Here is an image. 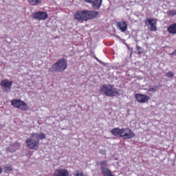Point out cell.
Here are the masks:
<instances>
[{"label": "cell", "instance_id": "obj_1", "mask_svg": "<svg viewBox=\"0 0 176 176\" xmlns=\"http://www.w3.org/2000/svg\"><path fill=\"white\" fill-rule=\"evenodd\" d=\"M99 13L95 10H78L74 13V18L81 21H87L99 17Z\"/></svg>", "mask_w": 176, "mask_h": 176}, {"label": "cell", "instance_id": "obj_2", "mask_svg": "<svg viewBox=\"0 0 176 176\" xmlns=\"http://www.w3.org/2000/svg\"><path fill=\"white\" fill-rule=\"evenodd\" d=\"M100 92L109 97H118L123 95V91L110 84H103L100 87Z\"/></svg>", "mask_w": 176, "mask_h": 176}, {"label": "cell", "instance_id": "obj_3", "mask_svg": "<svg viewBox=\"0 0 176 176\" xmlns=\"http://www.w3.org/2000/svg\"><path fill=\"white\" fill-rule=\"evenodd\" d=\"M111 133L115 136L124 139H131L135 136L134 132L129 128H115L111 130Z\"/></svg>", "mask_w": 176, "mask_h": 176}, {"label": "cell", "instance_id": "obj_4", "mask_svg": "<svg viewBox=\"0 0 176 176\" xmlns=\"http://www.w3.org/2000/svg\"><path fill=\"white\" fill-rule=\"evenodd\" d=\"M67 66L68 64L67 60L65 59L62 58L57 60L55 64L51 66V67L49 69V72L55 73L63 72L67 69Z\"/></svg>", "mask_w": 176, "mask_h": 176}, {"label": "cell", "instance_id": "obj_5", "mask_svg": "<svg viewBox=\"0 0 176 176\" xmlns=\"http://www.w3.org/2000/svg\"><path fill=\"white\" fill-rule=\"evenodd\" d=\"M10 102L13 107L22 111H28L30 109L29 106L27 104V103L21 99H12Z\"/></svg>", "mask_w": 176, "mask_h": 176}, {"label": "cell", "instance_id": "obj_6", "mask_svg": "<svg viewBox=\"0 0 176 176\" xmlns=\"http://www.w3.org/2000/svg\"><path fill=\"white\" fill-rule=\"evenodd\" d=\"M157 22L158 20L156 18H147L145 21V24L151 32H156L157 31Z\"/></svg>", "mask_w": 176, "mask_h": 176}, {"label": "cell", "instance_id": "obj_7", "mask_svg": "<svg viewBox=\"0 0 176 176\" xmlns=\"http://www.w3.org/2000/svg\"><path fill=\"white\" fill-rule=\"evenodd\" d=\"M40 141L29 137L25 141L27 147L32 150H36L38 148Z\"/></svg>", "mask_w": 176, "mask_h": 176}, {"label": "cell", "instance_id": "obj_8", "mask_svg": "<svg viewBox=\"0 0 176 176\" xmlns=\"http://www.w3.org/2000/svg\"><path fill=\"white\" fill-rule=\"evenodd\" d=\"M13 82L8 79H4L0 82V86L2 87L4 92H7L10 91Z\"/></svg>", "mask_w": 176, "mask_h": 176}, {"label": "cell", "instance_id": "obj_9", "mask_svg": "<svg viewBox=\"0 0 176 176\" xmlns=\"http://www.w3.org/2000/svg\"><path fill=\"white\" fill-rule=\"evenodd\" d=\"M100 169L101 173L104 176H114L111 171L107 167V162L106 161H101L100 162Z\"/></svg>", "mask_w": 176, "mask_h": 176}, {"label": "cell", "instance_id": "obj_10", "mask_svg": "<svg viewBox=\"0 0 176 176\" xmlns=\"http://www.w3.org/2000/svg\"><path fill=\"white\" fill-rule=\"evenodd\" d=\"M32 17L34 19L40 21V20H45L47 19L48 18V15L46 12L40 11V12L34 13L32 15Z\"/></svg>", "mask_w": 176, "mask_h": 176}, {"label": "cell", "instance_id": "obj_11", "mask_svg": "<svg viewBox=\"0 0 176 176\" xmlns=\"http://www.w3.org/2000/svg\"><path fill=\"white\" fill-rule=\"evenodd\" d=\"M21 147V144L18 142H16L15 143L10 144L6 148V151L7 153H13L20 149Z\"/></svg>", "mask_w": 176, "mask_h": 176}, {"label": "cell", "instance_id": "obj_12", "mask_svg": "<svg viewBox=\"0 0 176 176\" xmlns=\"http://www.w3.org/2000/svg\"><path fill=\"white\" fill-rule=\"evenodd\" d=\"M135 98L138 102L141 103H145L149 100L150 97L147 95L138 93L135 95Z\"/></svg>", "mask_w": 176, "mask_h": 176}, {"label": "cell", "instance_id": "obj_13", "mask_svg": "<svg viewBox=\"0 0 176 176\" xmlns=\"http://www.w3.org/2000/svg\"><path fill=\"white\" fill-rule=\"evenodd\" d=\"M84 1L87 3L91 4L92 8L95 9H100L102 3V0H84Z\"/></svg>", "mask_w": 176, "mask_h": 176}, {"label": "cell", "instance_id": "obj_14", "mask_svg": "<svg viewBox=\"0 0 176 176\" xmlns=\"http://www.w3.org/2000/svg\"><path fill=\"white\" fill-rule=\"evenodd\" d=\"M30 137L33 138L34 139H37L38 141H40L42 139H45L46 136L44 133L39 132L33 133L31 134Z\"/></svg>", "mask_w": 176, "mask_h": 176}, {"label": "cell", "instance_id": "obj_15", "mask_svg": "<svg viewBox=\"0 0 176 176\" xmlns=\"http://www.w3.org/2000/svg\"><path fill=\"white\" fill-rule=\"evenodd\" d=\"M54 176H68L69 175V173L68 170L65 168H59L57 169L53 174Z\"/></svg>", "mask_w": 176, "mask_h": 176}, {"label": "cell", "instance_id": "obj_16", "mask_svg": "<svg viewBox=\"0 0 176 176\" xmlns=\"http://www.w3.org/2000/svg\"><path fill=\"white\" fill-rule=\"evenodd\" d=\"M116 26L119 28L121 32H126L127 30L128 24L125 21H121L119 22H116Z\"/></svg>", "mask_w": 176, "mask_h": 176}, {"label": "cell", "instance_id": "obj_17", "mask_svg": "<svg viewBox=\"0 0 176 176\" xmlns=\"http://www.w3.org/2000/svg\"><path fill=\"white\" fill-rule=\"evenodd\" d=\"M167 31L168 32H169L170 34H176V23H174L170 25V27H168Z\"/></svg>", "mask_w": 176, "mask_h": 176}, {"label": "cell", "instance_id": "obj_18", "mask_svg": "<svg viewBox=\"0 0 176 176\" xmlns=\"http://www.w3.org/2000/svg\"><path fill=\"white\" fill-rule=\"evenodd\" d=\"M4 170L5 173L9 174L12 173V171H13V168L11 165L7 164L4 166Z\"/></svg>", "mask_w": 176, "mask_h": 176}, {"label": "cell", "instance_id": "obj_19", "mask_svg": "<svg viewBox=\"0 0 176 176\" xmlns=\"http://www.w3.org/2000/svg\"><path fill=\"white\" fill-rule=\"evenodd\" d=\"M29 3L32 6H36L41 3L42 0H27Z\"/></svg>", "mask_w": 176, "mask_h": 176}, {"label": "cell", "instance_id": "obj_20", "mask_svg": "<svg viewBox=\"0 0 176 176\" xmlns=\"http://www.w3.org/2000/svg\"><path fill=\"white\" fill-rule=\"evenodd\" d=\"M159 86H153V87H151L149 88V89H148V92H156V91L158 90V88H159Z\"/></svg>", "mask_w": 176, "mask_h": 176}, {"label": "cell", "instance_id": "obj_21", "mask_svg": "<svg viewBox=\"0 0 176 176\" xmlns=\"http://www.w3.org/2000/svg\"><path fill=\"white\" fill-rule=\"evenodd\" d=\"M167 13V15L169 16L170 17H173V16L176 15V11L175 9L168 10Z\"/></svg>", "mask_w": 176, "mask_h": 176}, {"label": "cell", "instance_id": "obj_22", "mask_svg": "<svg viewBox=\"0 0 176 176\" xmlns=\"http://www.w3.org/2000/svg\"><path fill=\"white\" fill-rule=\"evenodd\" d=\"M165 76L166 77H168V78H171V79H172L173 77H174V72H172V71H169V72H167L165 74Z\"/></svg>", "mask_w": 176, "mask_h": 176}, {"label": "cell", "instance_id": "obj_23", "mask_svg": "<svg viewBox=\"0 0 176 176\" xmlns=\"http://www.w3.org/2000/svg\"><path fill=\"white\" fill-rule=\"evenodd\" d=\"M74 175V176H84L85 174H84L82 171H76V172H75Z\"/></svg>", "mask_w": 176, "mask_h": 176}, {"label": "cell", "instance_id": "obj_24", "mask_svg": "<svg viewBox=\"0 0 176 176\" xmlns=\"http://www.w3.org/2000/svg\"><path fill=\"white\" fill-rule=\"evenodd\" d=\"M2 172H3V169L1 167H0V174H2Z\"/></svg>", "mask_w": 176, "mask_h": 176}, {"label": "cell", "instance_id": "obj_25", "mask_svg": "<svg viewBox=\"0 0 176 176\" xmlns=\"http://www.w3.org/2000/svg\"><path fill=\"white\" fill-rule=\"evenodd\" d=\"M175 53H176V50H174L173 53H171V55H174V54H175Z\"/></svg>", "mask_w": 176, "mask_h": 176}, {"label": "cell", "instance_id": "obj_26", "mask_svg": "<svg viewBox=\"0 0 176 176\" xmlns=\"http://www.w3.org/2000/svg\"><path fill=\"white\" fill-rule=\"evenodd\" d=\"M101 151H102V150H101ZM102 151H103V150H102ZM104 153H103V154H106V151H104ZM100 153L101 154H103L102 152V153H101V152H100Z\"/></svg>", "mask_w": 176, "mask_h": 176}]
</instances>
